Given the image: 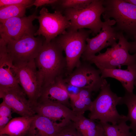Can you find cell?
I'll return each instance as SVG.
<instances>
[{"instance_id":"17","label":"cell","mask_w":136,"mask_h":136,"mask_svg":"<svg viewBox=\"0 0 136 136\" xmlns=\"http://www.w3.org/2000/svg\"><path fill=\"white\" fill-rule=\"evenodd\" d=\"M69 93L62 76L57 78L53 83L43 87L38 101H48L70 105Z\"/></svg>"},{"instance_id":"29","label":"cell","mask_w":136,"mask_h":136,"mask_svg":"<svg viewBox=\"0 0 136 136\" xmlns=\"http://www.w3.org/2000/svg\"><path fill=\"white\" fill-rule=\"evenodd\" d=\"M57 0H35L33 5L36 7V9L41 6L47 5H51L56 2Z\"/></svg>"},{"instance_id":"2","label":"cell","mask_w":136,"mask_h":136,"mask_svg":"<svg viewBox=\"0 0 136 136\" xmlns=\"http://www.w3.org/2000/svg\"><path fill=\"white\" fill-rule=\"evenodd\" d=\"M100 92L92 101L89 118L99 120L101 123H111L116 124L123 121H128L126 116L119 114L116 106L121 105L122 97L118 96L111 90L107 82L101 87Z\"/></svg>"},{"instance_id":"25","label":"cell","mask_w":136,"mask_h":136,"mask_svg":"<svg viewBox=\"0 0 136 136\" xmlns=\"http://www.w3.org/2000/svg\"><path fill=\"white\" fill-rule=\"evenodd\" d=\"M93 0H57L51 5L55 11L62 13L68 9H79L84 8L88 5Z\"/></svg>"},{"instance_id":"13","label":"cell","mask_w":136,"mask_h":136,"mask_svg":"<svg viewBox=\"0 0 136 136\" xmlns=\"http://www.w3.org/2000/svg\"><path fill=\"white\" fill-rule=\"evenodd\" d=\"M0 97L13 112L21 116L30 117L36 115L33 106L20 86L0 88Z\"/></svg>"},{"instance_id":"34","label":"cell","mask_w":136,"mask_h":136,"mask_svg":"<svg viewBox=\"0 0 136 136\" xmlns=\"http://www.w3.org/2000/svg\"><path fill=\"white\" fill-rule=\"evenodd\" d=\"M134 86L136 87V79L134 81Z\"/></svg>"},{"instance_id":"3","label":"cell","mask_w":136,"mask_h":136,"mask_svg":"<svg viewBox=\"0 0 136 136\" xmlns=\"http://www.w3.org/2000/svg\"><path fill=\"white\" fill-rule=\"evenodd\" d=\"M105 10L102 14L105 21L113 18L116 22L114 26L125 37L133 40L136 37V6L124 0H104Z\"/></svg>"},{"instance_id":"31","label":"cell","mask_w":136,"mask_h":136,"mask_svg":"<svg viewBox=\"0 0 136 136\" xmlns=\"http://www.w3.org/2000/svg\"><path fill=\"white\" fill-rule=\"evenodd\" d=\"M131 45L129 52L130 53L136 52V37L133 39V42H130Z\"/></svg>"},{"instance_id":"10","label":"cell","mask_w":136,"mask_h":136,"mask_svg":"<svg viewBox=\"0 0 136 136\" xmlns=\"http://www.w3.org/2000/svg\"><path fill=\"white\" fill-rule=\"evenodd\" d=\"M84 61L64 79V81L66 84L81 89L97 91L107 81L101 78L99 69H96L89 62Z\"/></svg>"},{"instance_id":"11","label":"cell","mask_w":136,"mask_h":136,"mask_svg":"<svg viewBox=\"0 0 136 136\" xmlns=\"http://www.w3.org/2000/svg\"><path fill=\"white\" fill-rule=\"evenodd\" d=\"M37 14L36 10L27 16L12 18L0 22L1 38L6 41L17 40L27 36H34L37 29L33 22L36 19Z\"/></svg>"},{"instance_id":"7","label":"cell","mask_w":136,"mask_h":136,"mask_svg":"<svg viewBox=\"0 0 136 136\" xmlns=\"http://www.w3.org/2000/svg\"><path fill=\"white\" fill-rule=\"evenodd\" d=\"M14 65L19 84L33 107L41 96L43 87L35 60Z\"/></svg>"},{"instance_id":"1","label":"cell","mask_w":136,"mask_h":136,"mask_svg":"<svg viewBox=\"0 0 136 136\" xmlns=\"http://www.w3.org/2000/svg\"><path fill=\"white\" fill-rule=\"evenodd\" d=\"M63 51L54 39L48 42L44 40L41 49L35 60L43 81V88L53 83L57 78L62 77L66 66Z\"/></svg>"},{"instance_id":"22","label":"cell","mask_w":136,"mask_h":136,"mask_svg":"<svg viewBox=\"0 0 136 136\" xmlns=\"http://www.w3.org/2000/svg\"><path fill=\"white\" fill-rule=\"evenodd\" d=\"M77 116V120L73 122L75 127L81 136H95L97 124L94 120L87 118L83 115Z\"/></svg>"},{"instance_id":"27","label":"cell","mask_w":136,"mask_h":136,"mask_svg":"<svg viewBox=\"0 0 136 136\" xmlns=\"http://www.w3.org/2000/svg\"><path fill=\"white\" fill-rule=\"evenodd\" d=\"M58 136H81L77 131L74 122L69 121L63 127Z\"/></svg>"},{"instance_id":"15","label":"cell","mask_w":136,"mask_h":136,"mask_svg":"<svg viewBox=\"0 0 136 136\" xmlns=\"http://www.w3.org/2000/svg\"><path fill=\"white\" fill-rule=\"evenodd\" d=\"M7 44L0 39V88L20 86L13 61L7 50Z\"/></svg>"},{"instance_id":"8","label":"cell","mask_w":136,"mask_h":136,"mask_svg":"<svg viewBox=\"0 0 136 136\" xmlns=\"http://www.w3.org/2000/svg\"><path fill=\"white\" fill-rule=\"evenodd\" d=\"M36 19L38 20L39 26L34 36L42 35L47 42L65 33L71 24L70 21L60 11H55L50 13L44 7L40 10Z\"/></svg>"},{"instance_id":"16","label":"cell","mask_w":136,"mask_h":136,"mask_svg":"<svg viewBox=\"0 0 136 136\" xmlns=\"http://www.w3.org/2000/svg\"><path fill=\"white\" fill-rule=\"evenodd\" d=\"M69 120L64 119L57 123L36 114L27 134L30 136H58L63 127Z\"/></svg>"},{"instance_id":"32","label":"cell","mask_w":136,"mask_h":136,"mask_svg":"<svg viewBox=\"0 0 136 136\" xmlns=\"http://www.w3.org/2000/svg\"><path fill=\"white\" fill-rule=\"evenodd\" d=\"M126 2L129 3L136 6V0H124Z\"/></svg>"},{"instance_id":"21","label":"cell","mask_w":136,"mask_h":136,"mask_svg":"<svg viewBox=\"0 0 136 136\" xmlns=\"http://www.w3.org/2000/svg\"><path fill=\"white\" fill-rule=\"evenodd\" d=\"M125 91L124 96L122 97L121 105L125 104L127 108L126 116L130 122L129 126L133 136H136V94Z\"/></svg>"},{"instance_id":"4","label":"cell","mask_w":136,"mask_h":136,"mask_svg":"<svg viewBox=\"0 0 136 136\" xmlns=\"http://www.w3.org/2000/svg\"><path fill=\"white\" fill-rule=\"evenodd\" d=\"M103 2L104 0H93L84 8L63 10L62 13L71 23L67 31H75L87 28L91 30L93 35L97 34L104 23L101 19V16L105 10Z\"/></svg>"},{"instance_id":"20","label":"cell","mask_w":136,"mask_h":136,"mask_svg":"<svg viewBox=\"0 0 136 136\" xmlns=\"http://www.w3.org/2000/svg\"><path fill=\"white\" fill-rule=\"evenodd\" d=\"M92 92L88 89H82L77 93H69L70 105L76 116L83 115L85 112L90 111L92 102L91 99Z\"/></svg>"},{"instance_id":"14","label":"cell","mask_w":136,"mask_h":136,"mask_svg":"<svg viewBox=\"0 0 136 136\" xmlns=\"http://www.w3.org/2000/svg\"><path fill=\"white\" fill-rule=\"evenodd\" d=\"M36 114L46 117L55 121L67 119L73 122L77 116L72 110L59 103L48 101H39L33 107Z\"/></svg>"},{"instance_id":"35","label":"cell","mask_w":136,"mask_h":136,"mask_svg":"<svg viewBox=\"0 0 136 136\" xmlns=\"http://www.w3.org/2000/svg\"><path fill=\"white\" fill-rule=\"evenodd\" d=\"M25 136H30L28 135L27 136H26V135Z\"/></svg>"},{"instance_id":"28","label":"cell","mask_w":136,"mask_h":136,"mask_svg":"<svg viewBox=\"0 0 136 136\" xmlns=\"http://www.w3.org/2000/svg\"><path fill=\"white\" fill-rule=\"evenodd\" d=\"M34 1L33 0H0V8L12 5H24L30 7L33 5Z\"/></svg>"},{"instance_id":"26","label":"cell","mask_w":136,"mask_h":136,"mask_svg":"<svg viewBox=\"0 0 136 136\" xmlns=\"http://www.w3.org/2000/svg\"><path fill=\"white\" fill-rule=\"evenodd\" d=\"M11 108L4 101L0 104V129L4 127L12 119Z\"/></svg>"},{"instance_id":"30","label":"cell","mask_w":136,"mask_h":136,"mask_svg":"<svg viewBox=\"0 0 136 136\" xmlns=\"http://www.w3.org/2000/svg\"><path fill=\"white\" fill-rule=\"evenodd\" d=\"M95 136H106L102 125L99 122L97 124V131Z\"/></svg>"},{"instance_id":"6","label":"cell","mask_w":136,"mask_h":136,"mask_svg":"<svg viewBox=\"0 0 136 136\" xmlns=\"http://www.w3.org/2000/svg\"><path fill=\"white\" fill-rule=\"evenodd\" d=\"M91 33V30L84 28L75 31L66 30L54 39L65 52L66 70L69 74L81 63L80 59L86 46V39Z\"/></svg>"},{"instance_id":"23","label":"cell","mask_w":136,"mask_h":136,"mask_svg":"<svg viewBox=\"0 0 136 136\" xmlns=\"http://www.w3.org/2000/svg\"><path fill=\"white\" fill-rule=\"evenodd\" d=\"M126 121H123L116 124L108 123H101L106 136H133L129 126Z\"/></svg>"},{"instance_id":"19","label":"cell","mask_w":136,"mask_h":136,"mask_svg":"<svg viewBox=\"0 0 136 136\" xmlns=\"http://www.w3.org/2000/svg\"><path fill=\"white\" fill-rule=\"evenodd\" d=\"M35 116L30 117L21 116L12 119L4 127L0 129V135L25 136L28 133Z\"/></svg>"},{"instance_id":"18","label":"cell","mask_w":136,"mask_h":136,"mask_svg":"<svg viewBox=\"0 0 136 136\" xmlns=\"http://www.w3.org/2000/svg\"><path fill=\"white\" fill-rule=\"evenodd\" d=\"M101 78L110 77L119 81L125 91L133 92L136 79V65L128 66L126 70L120 69L99 70Z\"/></svg>"},{"instance_id":"24","label":"cell","mask_w":136,"mask_h":136,"mask_svg":"<svg viewBox=\"0 0 136 136\" xmlns=\"http://www.w3.org/2000/svg\"><path fill=\"white\" fill-rule=\"evenodd\" d=\"M29 7L24 5H12L0 8V22L15 17L25 16L26 9Z\"/></svg>"},{"instance_id":"33","label":"cell","mask_w":136,"mask_h":136,"mask_svg":"<svg viewBox=\"0 0 136 136\" xmlns=\"http://www.w3.org/2000/svg\"><path fill=\"white\" fill-rule=\"evenodd\" d=\"M0 136H10L9 135H6V134H2V135H0Z\"/></svg>"},{"instance_id":"5","label":"cell","mask_w":136,"mask_h":136,"mask_svg":"<svg viewBox=\"0 0 136 136\" xmlns=\"http://www.w3.org/2000/svg\"><path fill=\"white\" fill-rule=\"evenodd\" d=\"M119 41L111 48H108L103 53H99L86 61L94 64L99 70L114 69L122 66H132L136 65V52L133 55L129 53L131 43L121 32Z\"/></svg>"},{"instance_id":"12","label":"cell","mask_w":136,"mask_h":136,"mask_svg":"<svg viewBox=\"0 0 136 136\" xmlns=\"http://www.w3.org/2000/svg\"><path fill=\"white\" fill-rule=\"evenodd\" d=\"M115 24L114 19L104 21L99 33L91 38L87 39L86 46L81 57L84 61H86L104 48L109 46L112 47L117 43L121 32L112 27Z\"/></svg>"},{"instance_id":"9","label":"cell","mask_w":136,"mask_h":136,"mask_svg":"<svg viewBox=\"0 0 136 136\" xmlns=\"http://www.w3.org/2000/svg\"><path fill=\"white\" fill-rule=\"evenodd\" d=\"M44 41L40 36L35 37L32 36L17 40L5 41L7 44L8 53L14 64H16L35 60Z\"/></svg>"}]
</instances>
